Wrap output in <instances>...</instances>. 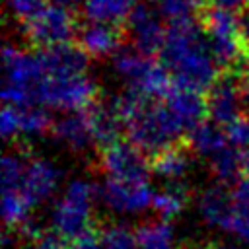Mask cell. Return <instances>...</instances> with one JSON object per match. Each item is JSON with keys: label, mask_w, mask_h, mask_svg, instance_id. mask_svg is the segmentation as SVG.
<instances>
[{"label": "cell", "mask_w": 249, "mask_h": 249, "mask_svg": "<svg viewBox=\"0 0 249 249\" xmlns=\"http://www.w3.org/2000/svg\"><path fill=\"white\" fill-rule=\"evenodd\" d=\"M160 62L169 70L175 84L196 91L208 89L222 72L198 19L169 21Z\"/></svg>", "instance_id": "obj_1"}, {"label": "cell", "mask_w": 249, "mask_h": 249, "mask_svg": "<svg viewBox=\"0 0 249 249\" xmlns=\"http://www.w3.org/2000/svg\"><path fill=\"white\" fill-rule=\"evenodd\" d=\"M185 132V126L167 107V103H158L156 99H144L126 117L128 140L148 158L156 156L171 144L187 140Z\"/></svg>", "instance_id": "obj_2"}, {"label": "cell", "mask_w": 249, "mask_h": 249, "mask_svg": "<svg viewBox=\"0 0 249 249\" xmlns=\"http://www.w3.org/2000/svg\"><path fill=\"white\" fill-rule=\"evenodd\" d=\"M43 78H45V70L37 54H31L12 45L4 47L2 97L8 105L23 107L37 103V88Z\"/></svg>", "instance_id": "obj_3"}, {"label": "cell", "mask_w": 249, "mask_h": 249, "mask_svg": "<svg viewBox=\"0 0 249 249\" xmlns=\"http://www.w3.org/2000/svg\"><path fill=\"white\" fill-rule=\"evenodd\" d=\"M99 198L97 187L84 181L74 179L66 187L62 198L54 204L53 210V228L66 235L68 239L80 235L84 230H88L93 224V200Z\"/></svg>", "instance_id": "obj_4"}, {"label": "cell", "mask_w": 249, "mask_h": 249, "mask_svg": "<svg viewBox=\"0 0 249 249\" xmlns=\"http://www.w3.org/2000/svg\"><path fill=\"white\" fill-rule=\"evenodd\" d=\"M99 97V86L86 74L45 76L37 88V103L62 111H84Z\"/></svg>", "instance_id": "obj_5"}, {"label": "cell", "mask_w": 249, "mask_h": 249, "mask_svg": "<svg viewBox=\"0 0 249 249\" xmlns=\"http://www.w3.org/2000/svg\"><path fill=\"white\" fill-rule=\"evenodd\" d=\"M78 21L70 8L51 4L39 16L23 23L25 37L37 49H45L58 43H68L78 35Z\"/></svg>", "instance_id": "obj_6"}, {"label": "cell", "mask_w": 249, "mask_h": 249, "mask_svg": "<svg viewBox=\"0 0 249 249\" xmlns=\"http://www.w3.org/2000/svg\"><path fill=\"white\" fill-rule=\"evenodd\" d=\"M97 165L105 177L121 181H148V175L152 171L150 158L130 140H119L111 146L101 148Z\"/></svg>", "instance_id": "obj_7"}, {"label": "cell", "mask_w": 249, "mask_h": 249, "mask_svg": "<svg viewBox=\"0 0 249 249\" xmlns=\"http://www.w3.org/2000/svg\"><path fill=\"white\" fill-rule=\"evenodd\" d=\"M158 14L160 12L154 10L150 4L138 2L132 6L124 21V29H126V37L130 39V45L146 56L160 54L165 43L167 29L161 25Z\"/></svg>", "instance_id": "obj_8"}, {"label": "cell", "mask_w": 249, "mask_h": 249, "mask_svg": "<svg viewBox=\"0 0 249 249\" xmlns=\"http://www.w3.org/2000/svg\"><path fill=\"white\" fill-rule=\"evenodd\" d=\"M239 78L241 70H222L216 82L206 89L208 117L222 126H230L243 115L239 101Z\"/></svg>", "instance_id": "obj_9"}, {"label": "cell", "mask_w": 249, "mask_h": 249, "mask_svg": "<svg viewBox=\"0 0 249 249\" xmlns=\"http://www.w3.org/2000/svg\"><path fill=\"white\" fill-rule=\"evenodd\" d=\"M97 195L115 212H140L152 206L154 198L148 181H121L111 177H105L103 185L97 187Z\"/></svg>", "instance_id": "obj_10"}, {"label": "cell", "mask_w": 249, "mask_h": 249, "mask_svg": "<svg viewBox=\"0 0 249 249\" xmlns=\"http://www.w3.org/2000/svg\"><path fill=\"white\" fill-rule=\"evenodd\" d=\"M126 37V29L123 23H103V21H88L78 27V45L88 53L89 58H105L115 54Z\"/></svg>", "instance_id": "obj_11"}, {"label": "cell", "mask_w": 249, "mask_h": 249, "mask_svg": "<svg viewBox=\"0 0 249 249\" xmlns=\"http://www.w3.org/2000/svg\"><path fill=\"white\" fill-rule=\"evenodd\" d=\"M45 76H78L84 74L88 68V53L76 43H58L37 53Z\"/></svg>", "instance_id": "obj_12"}, {"label": "cell", "mask_w": 249, "mask_h": 249, "mask_svg": "<svg viewBox=\"0 0 249 249\" xmlns=\"http://www.w3.org/2000/svg\"><path fill=\"white\" fill-rule=\"evenodd\" d=\"M58 179H60V171L53 161L45 158H29L19 191L33 208L45 202L54 193Z\"/></svg>", "instance_id": "obj_13"}, {"label": "cell", "mask_w": 249, "mask_h": 249, "mask_svg": "<svg viewBox=\"0 0 249 249\" xmlns=\"http://www.w3.org/2000/svg\"><path fill=\"white\" fill-rule=\"evenodd\" d=\"M86 113H88V119H89L91 130H93L95 144L99 148H105V146L119 142L121 134L126 130V124H124V121L117 109L115 97L113 99L99 97L97 101H93L86 109Z\"/></svg>", "instance_id": "obj_14"}, {"label": "cell", "mask_w": 249, "mask_h": 249, "mask_svg": "<svg viewBox=\"0 0 249 249\" xmlns=\"http://www.w3.org/2000/svg\"><path fill=\"white\" fill-rule=\"evenodd\" d=\"M198 214L208 226L230 231L233 222V195L228 191V185L216 183L206 187L198 195Z\"/></svg>", "instance_id": "obj_15"}, {"label": "cell", "mask_w": 249, "mask_h": 249, "mask_svg": "<svg viewBox=\"0 0 249 249\" xmlns=\"http://www.w3.org/2000/svg\"><path fill=\"white\" fill-rule=\"evenodd\" d=\"M163 99L167 107L175 113V117L181 121L187 134L208 117L206 97H202V91H196V89H191V88H185L173 82L169 93Z\"/></svg>", "instance_id": "obj_16"}, {"label": "cell", "mask_w": 249, "mask_h": 249, "mask_svg": "<svg viewBox=\"0 0 249 249\" xmlns=\"http://www.w3.org/2000/svg\"><path fill=\"white\" fill-rule=\"evenodd\" d=\"M51 134L56 142L64 144L72 152H86L89 146L95 144L93 130L88 119L86 109L84 111H66L58 121H54Z\"/></svg>", "instance_id": "obj_17"}, {"label": "cell", "mask_w": 249, "mask_h": 249, "mask_svg": "<svg viewBox=\"0 0 249 249\" xmlns=\"http://www.w3.org/2000/svg\"><path fill=\"white\" fill-rule=\"evenodd\" d=\"M193 154L195 152L191 150L187 140L171 144L150 158L152 173H156L158 177H161L165 181H181L191 169Z\"/></svg>", "instance_id": "obj_18"}, {"label": "cell", "mask_w": 249, "mask_h": 249, "mask_svg": "<svg viewBox=\"0 0 249 249\" xmlns=\"http://www.w3.org/2000/svg\"><path fill=\"white\" fill-rule=\"evenodd\" d=\"M187 142L191 146V150L198 156H204V158H210L214 156L218 150H222L224 146L230 144L228 140V132H226V126L218 124L216 121H202L198 123L189 134H187Z\"/></svg>", "instance_id": "obj_19"}, {"label": "cell", "mask_w": 249, "mask_h": 249, "mask_svg": "<svg viewBox=\"0 0 249 249\" xmlns=\"http://www.w3.org/2000/svg\"><path fill=\"white\" fill-rule=\"evenodd\" d=\"M189 200H191V193H189L187 185H183L181 181H167L165 187H161L160 191L154 193L152 208L163 220H171L187 208Z\"/></svg>", "instance_id": "obj_20"}, {"label": "cell", "mask_w": 249, "mask_h": 249, "mask_svg": "<svg viewBox=\"0 0 249 249\" xmlns=\"http://www.w3.org/2000/svg\"><path fill=\"white\" fill-rule=\"evenodd\" d=\"M138 249H175L173 226L169 220H148L134 230Z\"/></svg>", "instance_id": "obj_21"}, {"label": "cell", "mask_w": 249, "mask_h": 249, "mask_svg": "<svg viewBox=\"0 0 249 249\" xmlns=\"http://www.w3.org/2000/svg\"><path fill=\"white\" fill-rule=\"evenodd\" d=\"M208 167L212 177L218 183L230 185V183H237L243 177L241 171V150L235 148L233 144L224 146L222 150H218L214 156L208 158Z\"/></svg>", "instance_id": "obj_22"}, {"label": "cell", "mask_w": 249, "mask_h": 249, "mask_svg": "<svg viewBox=\"0 0 249 249\" xmlns=\"http://www.w3.org/2000/svg\"><path fill=\"white\" fill-rule=\"evenodd\" d=\"M84 16L89 21L124 23L134 0H84Z\"/></svg>", "instance_id": "obj_23"}, {"label": "cell", "mask_w": 249, "mask_h": 249, "mask_svg": "<svg viewBox=\"0 0 249 249\" xmlns=\"http://www.w3.org/2000/svg\"><path fill=\"white\" fill-rule=\"evenodd\" d=\"M231 195H233V222L230 231L249 241V175L241 177L235 183Z\"/></svg>", "instance_id": "obj_24"}, {"label": "cell", "mask_w": 249, "mask_h": 249, "mask_svg": "<svg viewBox=\"0 0 249 249\" xmlns=\"http://www.w3.org/2000/svg\"><path fill=\"white\" fill-rule=\"evenodd\" d=\"M18 111H19V132L21 134L35 138V136H43L53 130L54 123H53L49 111L43 109L39 103L18 107Z\"/></svg>", "instance_id": "obj_25"}, {"label": "cell", "mask_w": 249, "mask_h": 249, "mask_svg": "<svg viewBox=\"0 0 249 249\" xmlns=\"http://www.w3.org/2000/svg\"><path fill=\"white\" fill-rule=\"evenodd\" d=\"M31 204L25 200L19 189H2V216L8 230L19 228L29 218Z\"/></svg>", "instance_id": "obj_26"}, {"label": "cell", "mask_w": 249, "mask_h": 249, "mask_svg": "<svg viewBox=\"0 0 249 249\" xmlns=\"http://www.w3.org/2000/svg\"><path fill=\"white\" fill-rule=\"evenodd\" d=\"M208 0H154L156 10L169 21L198 19L200 10Z\"/></svg>", "instance_id": "obj_27"}, {"label": "cell", "mask_w": 249, "mask_h": 249, "mask_svg": "<svg viewBox=\"0 0 249 249\" xmlns=\"http://www.w3.org/2000/svg\"><path fill=\"white\" fill-rule=\"evenodd\" d=\"M27 158L23 150L8 152L2 160V189H19L21 179L25 175Z\"/></svg>", "instance_id": "obj_28"}, {"label": "cell", "mask_w": 249, "mask_h": 249, "mask_svg": "<svg viewBox=\"0 0 249 249\" xmlns=\"http://www.w3.org/2000/svg\"><path fill=\"white\" fill-rule=\"evenodd\" d=\"M10 10L14 12V16L25 23L29 19H33L35 16H39L45 8H47V2L49 0H6Z\"/></svg>", "instance_id": "obj_29"}, {"label": "cell", "mask_w": 249, "mask_h": 249, "mask_svg": "<svg viewBox=\"0 0 249 249\" xmlns=\"http://www.w3.org/2000/svg\"><path fill=\"white\" fill-rule=\"evenodd\" d=\"M101 237L103 230L99 228V224L93 222L88 230L70 239V249H101Z\"/></svg>", "instance_id": "obj_30"}, {"label": "cell", "mask_w": 249, "mask_h": 249, "mask_svg": "<svg viewBox=\"0 0 249 249\" xmlns=\"http://www.w3.org/2000/svg\"><path fill=\"white\" fill-rule=\"evenodd\" d=\"M228 140L235 148H249V115H241L230 126H226Z\"/></svg>", "instance_id": "obj_31"}, {"label": "cell", "mask_w": 249, "mask_h": 249, "mask_svg": "<svg viewBox=\"0 0 249 249\" xmlns=\"http://www.w3.org/2000/svg\"><path fill=\"white\" fill-rule=\"evenodd\" d=\"M0 132L6 140H12L19 134V111L16 105H4L0 115Z\"/></svg>", "instance_id": "obj_32"}, {"label": "cell", "mask_w": 249, "mask_h": 249, "mask_svg": "<svg viewBox=\"0 0 249 249\" xmlns=\"http://www.w3.org/2000/svg\"><path fill=\"white\" fill-rule=\"evenodd\" d=\"M33 245L35 249H70V239L60 231H56L54 228H51V230H45Z\"/></svg>", "instance_id": "obj_33"}, {"label": "cell", "mask_w": 249, "mask_h": 249, "mask_svg": "<svg viewBox=\"0 0 249 249\" xmlns=\"http://www.w3.org/2000/svg\"><path fill=\"white\" fill-rule=\"evenodd\" d=\"M239 101H241V113L249 115V72L243 70L239 78Z\"/></svg>", "instance_id": "obj_34"}, {"label": "cell", "mask_w": 249, "mask_h": 249, "mask_svg": "<svg viewBox=\"0 0 249 249\" xmlns=\"http://www.w3.org/2000/svg\"><path fill=\"white\" fill-rule=\"evenodd\" d=\"M191 249H239L235 243H228V241H214V239H210V241H204V243H198V245H195V247H191Z\"/></svg>", "instance_id": "obj_35"}, {"label": "cell", "mask_w": 249, "mask_h": 249, "mask_svg": "<svg viewBox=\"0 0 249 249\" xmlns=\"http://www.w3.org/2000/svg\"><path fill=\"white\" fill-rule=\"evenodd\" d=\"M239 21H241V35L249 47V4L243 10H239Z\"/></svg>", "instance_id": "obj_36"}, {"label": "cell", "mask_w": 249, "mask_h": 249, "mask_svg": "<svg viewBox=\"0 0 249 249\" xmlns=\"http://www.w3.org/2000/svg\"><path fill=\"white\" fill-rule=\"evenodd\" d=\"M208 2H212V4H218V6H222V8H230V10H243L247 4H249V0H208Z\"/></svg>", "instance_id": "obj_37"}, {"label": "cell", "mask_w": 249, "mask_h": 249, "mask_svg": "<svg viewBox=\"0 0 249 249\" xmlns=\"http://www.w3.org/2000/svg\"><path fill=\"white\" fill-rule=\"evenodd\" d=\"M241 150V171L243 177L249 175V148H239Z\"/></svg>", "instance_id": "obj_38"}, {"label": "cell", "mask_w": 249, "mask_h": 249, "mask_svg": "<svg viewBox=\"0 0 249 249\" xmlns=\"http://www.w3.org/2000/svg\"><path fill=\"white\" fill-rule=\"evenodd\" d=\"M53 4H58V6H64V8H76L78 4H84V0H51Z\"/></svg>", "instance_id": "obj_39"}, {"label": "cell", "mask_w": 249, "mask_h": 249, "mask_svg": "<svg viewBox=\"0 0 249 249\" xmlns=\"http://www.w3.org/2000/svg\"><path fill=\"white\" fill-rule=\"evenodd\" d=\"M239 70H243V72H249V54H247V58H245V62L241 64V68Z\"/></svg>", "instance_id": "obj_40"}]
</instances>
